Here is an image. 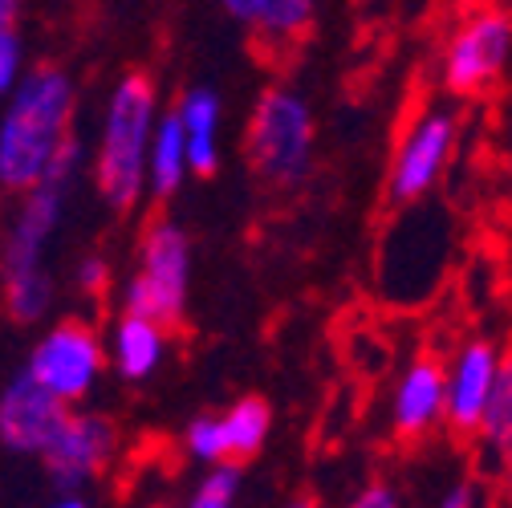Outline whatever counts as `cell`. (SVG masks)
Segmentation results:
<instances>
[{
	"label": "cell",
	"mask_w": 512,
	"mask_h": 508,
	"mask_svg": "<svg viewBox=\"0 0 512 508\" xmlns=\"http://www.w3.org/2000/svg\"><path fill=\"white\" fill-rule=\"evenodd\" d=\"M240 460H220L208 464V476L200 480V488L191 492V508H228L240 492Z\"/></svg>",
	"instance_id": "ffe728a7"
},
{
	"label": "cell",
	"mask_w": 512,
	"mask_h": 508,
	"mask_svg": "<svg viewBox=\"0 0 512 508\" xmlns=\"http://www.w3.org/2000/svg\"><path fill=\"white\" fill-rule=\"evenodd\" d=\"M74 122V82L61 66H33L9 90L0 118V183L9 192L37 187L66 151Z\"/></svg>",
	"instance_id": "6da1fadb"
},
{
	"label": "cell",
	"mask_w": 512,
	"mask_h": 508,
	"mask_svg": "<svg viewBox=\"0 0 512 508\" xmlns=\"http://www.w3.org/2000/svg\"><path fill=\"white\" fill-rule=\"evenodd\" d=\"M512 57V17L496 5H476L452 29L439 61V82L452 98H480L488 94Z\"/></svg>",
	"instance_id": "5b68a950"
},
{
	"label": "cell",
	"mask_w": 512,
	"mask_h": 508,
	"mask_svg": "<svg viewBox=\"0 0 512 508\" xmlns=\"http://www.w3.org/2000/svg\"><path fill=\"white\" fill-rule=\"evenodd\" d=\"M261 5H265V0H220V9H224L232 21H240L244 29H252V21L261 17Z\"/></svg>",
	"instance_id": "cb8c5ba5"
},
{
	"label": "cell",
	"mask_w": 512,
	"mask_h": 508,
	"mask_svg": "<svg viewBox=\"0 0 512 508\" xmlns=\"http://www.w3.org/2000/svg\"><path fill=\"white\" fill-rule=\"evenodd\" d=\"M476 500H480V496L472 492V484H460L456 492L443 496V508H468V504H476Z\"/></svg>",
	"instance_id": "d4e9b609"
},
{
	"label": "cell",
	"mask_w": 512,
	"mask_h": 508,
	"mask_svg": "<svg viewBox=\"0 0 512 508\" xmlns=\"http://www.w3.org/2000/svg\"><path fill=\"white\" fill-rule=\"evenodd\" d=\"M70 403L45 391L29 370H21L0 395V443L17 456H45V448L57 439V431L70 419Z\"/></svg>",
	"instance_id": "9c48e42d"
},
{
	"label": "cell",
	"mask_w": 512,
	"mask_h": 508,
	"mask_svg": "<svg viewBox=\"0 0 512 508\" xmlns=\"http://www.w3.org/2000/svg\"><path fill=\"white\" fill-rule=\"evenodd\" d=\"M163 354H167V326L147 313L122 309L118 322H114V334H110L114 370L126 378V383H143V378H151L159 370Z\"/></svg>",
	"instance_id": "7c38bea8"
},
{
	"label": "cell",
	"mask_w": 512,
	"mask_h": 508,
	"mask_svg": "<svg viewBox=\"0 0 512 508\" xmlns=\"http://www.w3.org/2000/svg\"><path fill=\"white\" fill-rule=\"evenodd\" d=\"M17 9L21 0H0V25H17Z\"/></svg>",
	"instance_id": "484cf974"
},
{
	"label": "cell",
	"mask_w": 512,
	"mask_h": 508,
	"mask_svg": "<svg viewBox=\"0 0 512 508\" xmlns=\"http://www.w3.org/2000/svg\"><path fill=\"white\" fill-rule=\"evenodd\" d=\"M443 423H447V366L435 354H419L395 387V403H391L395 439L419 443Z\"/></svg>",
	"instance_id": "8fae6325"
},
{
	"label": "cell",
	"mask_w": 512,
	"mask_h": 508,
	"mask_svg": "<svg viewBox=\"0 0 512 508\" xmlns=\"http://www.w3.org/2000/svg\"><path fill=\"white\" fill-rule=\"evenodd\" d=\"M155 82L147 74H126L102 114V139L94 155V183L102 200L126 216L143 200V187H151V143H155Z\"/></svg>",
	"instance_id": "7a4b0ae2"
},
{
	"label": "cell",
	"mask_w": 512,
	"mask_h": 508,
	"mask_svg": "<svg viewBox=\"0 0 512 508\" xmlns=\"http://www.w3.org/2000/svg\"><path fill=\"white\" fill-rule=\"evenodd\" d=\"M354 504H358V508H395L399 496L391 492V484H366V492H358Z\"/></svg>",
	"instance_id": "603a6c76"
},
{
	"label": "cell",
	"mask_w": 512,
	"mask_h": 508,
	"mask_svg": "<svg viewBox=\"0 0 512 508\" xmlns=\"http://www.w3.org/2000/svg\"><path fill=\"white\" fill-rule=\"evenodd\" d=\"M21 53H25V45H21V33H17V25H0V90H13L17 82H21Z\"/></svg>",
	"instance_id": "44dd1931"
},
{
	"label": "cell",
	"mask_w": 512,
	"mask_h": 508,
	"mask_svg": "<svg viewBox=\"0 0 512 508\" xmlns=\"http://www.w3.org/2000/svg\"><path fill=\"white\" fill-rule=\"evenodd\" d=\"M78 289L90 293V297H102V293L110 289V265H106L102 257H86V261L78 265Z\"/></svg>",
	"instance_id": "7402d4cb"
},
{
	"label": "cell",
	"mask_w": 512,
	"mask_h": 508,
	"mask_svg": "<svg viewBox=\"0 0 512 508\" xmlns=\"http://www.w3.org/2000/svg\"><path fill=\"white\" fill-rule=\"evenodd\" d=\"M504 354L488 338H472L456 350L452 366H447V431L460 439H476L484 423L488 395L496 387Z\"/></svg>",
	"instance_id": "30bf717a"
},
{
	"label": "cell",
	"mask_w": 512,
	"mask_h": 508,
	"mask_svg": "<svg viewBox=\"0 0 512 508\" xmlns=\"http://www.w3.org/2000/svg\"><path fill=\"white\" fill-rule=\"evenodd\" d=\"M114 456H118V427L106 415L70 411L66 427L45 448L41 468H45L53 496H78L114 464Z\"/></svg>",
	"instance_id": "ba28073f"
},
{
	"label": "cell",
	"mask_w": 512,
	"mask_h": 508,
	"mask_svg": "<svg viewBox=\"0 0 512 508\" xmlns=\"http://www.w3.org/2000/svg\"><path fill=\"white\" fill-rule=\"evenodd\" d=\"M248 159L273 187H297L313 171V114L297 90L269 86L248 118Z\"/></svg>",
	"instance_id": "3957f363"
},
{
	"label": "cell",
	"mask_w": 512,
	"mask_h": 508,
	"mask_svg": "<svg viewBox=\"0 0 512 508\" xmlns=\"http://www.w3.org/2000/svg\"><path fill=\"white\" fill-rule=\"evenodd\" d=\"M191 171L187 163V131L179 114H163L159 126H155V143H151V192L155 200H171L179 192L183 175Z\"/></svg>",
	"instance_id": "9a60e30c"
},
{
	"label": "cell",
	"mask_w": 512,
	"mask_h": 508,
	"mask_svg": "<svg viewBox=\"0 0 512 508\" xmlns=\"http://www.w3.org/2000/svg\"><path fill=\"white\" fill-rule=\"evenodd\" d=\"M456 139H460V118L452 110H443V106L419 110L399 135V147L387 171V200L399 208L419 204L439 183L447 163H452Z\"/></svg>",
	"instance_id": "8992f818"
},
{
	"label": "cell",
	"mask_w": 512,
	"mask_h": 508,
	"mask_svg": "<svg viewBox=\"0 0 512 508\" xmlns=\"http://www.w3.org/2000/svg\"><path fill=\"white\" fill-rule=\"evenodd\" d=\"M500 476H504V500H512V452L500 460Z\"/></svg>",
	"instance_id": "4316f807"
},
{
	"label": "cell",
	"mask_w": 512,
	"mask_h": 508,
	"mask_svg": "<svg viewBox=\"0 0 512 508\" xmlns=\"http://www.w3.org/2000/svg\"><path fill=\"white\" fill-rule=\"evenodd\" d=\"M476 443L492 460H504L512 452V354H504V362H500V374H496V387L488 395Z\"/></svg>",
	"instance_id": "e0dca14e"
},
{
	"label": "cell",
	"mask_w": 512,
	"mask_h": 508,
	"mask_svg": "<svg viewBox=\"0 0 512 508\" xmlns=\"http://www.w3.org/2000/svg\"><path fill=\"white\" fill-rule=\"evenodd\" d=\"M313 13H317V0H265L261 17L252 21V37L265 53L281 57L297 41H305V33L313 29Z\"/></svg>",
	"instance_id": "5bb4252c"
},
{
	"label": "cell",
	"mask_w": 512,
	"mask_h": 508,
	"mask_svg": "<svg viewBox=\"0 0 512 508\" xmlns=\"http://www.w3.org/2000/svg\"><path fill=\"white\" fill-rule=\"evenodd\" d=\"M191 281V240L171 220H151L139 240V265L122 285V309L147 313L167 330L183 322Z\"/></svg>",
	"instance_id": "277c9868"
},
{
	"label": "cell",
	"mask_w": 512,
	"mask_h": 508,
	"mask_svg": "<svg viewBox=\"0 0 512 508\" xmlns=\"http://www.w3.org/2000/svg\"><path fill=\"white\" fill-rule=\"evenodd\" d=\"M5 305H9V317L21 326H33L49 313L53 305V277L49 269H33V273H17V277H5Z\"/></svg>",
	"instance_id": "ac0fdd59"
},
{
	"label": "cell",
	"mask_w": 512,
	"mask_h": 508,
	"mask_svg": "<svg viewBox=\"0 0 512 508\" xmlns=\"http://www.w3.org/2000/svg\"><path fill=\"white\" fill-rule=\"evenodd\" d=\"M269 427H273V411L265 399H236L228 411H224V431H228V452L232 460H252L256 452L265 448L269 439Z\"/></svg>",
	"instance_id": "2e32d148"
},
{
	"label": "cell",
	"mask_w": 512,
	"mask_h": 508,
	"mask_svg": "<svg viewBox=\"0 0 512 508\" xmlns=\"http://www.w3.org/2000/svg\"><path fill=\"white\" fill-rule=\"evenodd\" d=\"M106 358L110 354H106L102 338L94 334V326L70 317V322H57L53 330H45L37 338V346L29 350L25 370L45 391H53L57 399H66L74 407L94 391Z\"/></svg>",
	"instance_id": "52a82bcc"
},
{
	"label": "cell",
	"mask_w": 512,
	"mask_h": 508,
	"mask_svg": "<svg viewBox=\"0 0 512 508\" xmlns=\"http://www.w3.org/2000/svg\"><path fill=\"white\" fill-rule=\"evenodd\" d=\"M183 131H187V163H191V175H216L220 167V143H216V131H220V94L208 90V86H191L179 94V106H175Z\"/></svg>",
	"instance_id": "4fadbf2b"
},
{
	"label": "cell",
	"mask_w": 512,
	"mask_h": 508,
	"mask_svg": "<svg viewBox=\"0 0 512 508\" xmlns=\"http://www.w3.org/2000/svg\"><path fill=\"white\" fill-rule=\"evenodd\" d=\"M183 448L191 460L200 464H220L232 460L228 452V431H224V415H196L183 431Z\"/></svg>",
	"instance_id": "d6986e66"
}]
</instances>
